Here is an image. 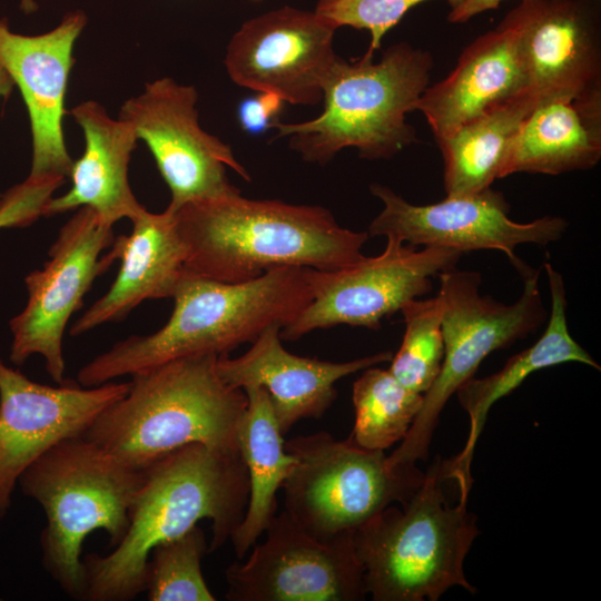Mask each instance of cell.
I'll return each mask as SVG.
<instances>
[{
    "label": "cell",
    "mask_w": 601,
    "mask_h": 601,
    "mask_svg": "<svg viewBox=\"0 0 601 601\" xmlns=\"http://www.w3.org/2000/svg\"><path fill=\"white\" fill-rule=\"evenodd\" d=\"M249 483L239 452L194 443L175 450L142 470V482L129 511L124 539L108 554L82 558L88 601H130L145 590L151 549L178 538L207 519L213 552L242 522Z\"/></svg>",
    "instance_id": "obj_1"
},
{
    "label": "cell",
    "mask_w": 601,
    "mask_h": 601,
    "mask_svg": "<svg viewBox=\"0 0 601 601\" xmlns=\"http://www.w3.org/2000/svg\"><path fill=\"white\" fill-rule=\"evenodd\" d=\"M171 298L173 313L161 328L96 356L79 370V384L99 386L188 356L228 355L269 326L283 328L312 299L309 267H277L238 283L185 270Z\"/></svg>",
    "instance_id": "obj_2"
},
{
    "label": "cell",
    "mask_w": 601,
    "mask_h": 601,
    "mask_svg": "<svg viewBox=\"0 0 601 601\" xmlns=\"http://www.w3.org/2000/svg\"><path fill=\"white\" fill-rule=\"evenodd\" d=\"M173 213L186 245V272L227 283L277 267L342 268L364 256L368 238L341 226L324 207L240 194L188 203Z\"/></svg>",
    "instance_id": "obj_3"
},
{
    "label": "cell",
    "mask_w": 601,
    "mask_h": 601,
    "mask_svg": "<svg viewBox=\"0 0 601 601\" xmlns=\"http://www.w3.org/2000/svg\"><path fill=\"white\" fill-rule=\"evenodd\" d=\"M217 358L188 356L131 375L126 395L82 436L137 470L194 443L239 452L247 396L221 380Z\"/></svg>",
    "instance_id": "obj_4"
},
{
    "label": "cell",
    "mask_w": 601,
    "mask_h": 601,
    "mask_svg": "<svg viewBox=\"0 0 601 601\" xmlns=\"http://www.w3.org/2000/svg\"><path fill=\"white\" fill-rule=\"evenodd\" d=\"M434 60L428 50L402 41L374 61L367 51L339 58L324 90L322 114L311 120L277 121L275 139L287 138L307 162L325 165L344 148L364 159H390L417 141L406 115L430 85Z\"/></svg>",
    "instance_id": "obj_5"
},
{
    "label": "cell",
    "mask_w": 601,
    "mask_h": 601,
    "mask_svg": "<svg viewBox=\"0 0 601 601\" xmlns=\"http://www.w3.org/2000/svg\"><path fill=\"white\" fill-rule=\"evenodd\" d=\"M141 482L142 470L125 464L82 435L59 442L19 477L21 492L46 514L41 563L70 598L85 597L81 549L86 538L104 530L115 548L127 533Z\"/></svg>",
    "instance_id": "obj_6"
},
{
    "label": "cell",
    "mask_w": 601,
    "mask_h": 601,
    "mask_svg": "<svg viewBox=\"0 0 601 601\" xmlns=\"http://www.w3.org/2000/svg\"><path fill=\"white\" fill-rule=\"evenodd\" d=\"M445 480L443 462L435 461L401 508L387 506L352 533L374 601H437L454 585L475 593L464 560L479 534L476 518L467 499L449 503Z\"/></svg>",
    "instance_id": "obj_7"
},
{
    "label": "cell",
    "mask_w": 601,
    "mask_h": 601,
    "mask_svg": "<svg viewBox=\"0 0 601 601\" xmlns=\"http://www.w3.org/2000/svg\"><path fill=\"white\" fill-rule=\"evenodd\" d=\"M295 466L283 484L285 511L309 534L331 540L352 534L387 506L407 501L425 473L415 463H393L326 432L285 442Z\"/></svg>",
    "instance_id": "obj_8"
},
{
    "label": "cell",
    "mask_w": 601,
    "mask_h": 601,
    "mask_svg": "<svg viewBox=\"0 0 601 601\" xmlns=\"http://www.w3.org/2000/svg\"><path fill=\"white\" fill-rule=\"evenodd\" d=\"M539 274L530 267L522 275V294L510 305L481 295L477 272L454 266L437 275L443 302L444 358L406 436L388 455L393 463L425 460L440 414L450 397L474 376L487 355L510 347L543 324L546 311L539 289Z\"/></svg>",
    "instance_id": "obj_9"
},
{
    "label": "cell",
    "mask_w": 601,
    "mask_h": 601,
    "mask_svg": "<svg viewBox=\"0 0 601 601\" xmlns=\"http://www.w3.org/2000/svg\"><path fill=\"white\" fill-rule=\"evenodd\" d=\"M459 249L425 246L420 249L394 237L377 256L332 270L309 268L312 299L280 329L287 341L335 325L377 329L388 315L432 289V279L456 265Z\"/></svg>",
    "instance_id": "obj_10"
},
{
    "label": "cell",
    "mask_w": 601,
    "mask_h": 601,
    "mask_svg": "<svg viewBox=\"0 0 601 601\" xmlns=\"http://www.w3.org/2000/svg\"><path fill=\"white\" fill-rule=\"evenodd\" d=\"M194 86L162 77L145 85L144 91L120 108L138 139L148 146L171 194L168 210L205 199L240 194L227 168L250 180L231 148L206 132L198 122Z\"/></svg>",
    "instance_id": "obj_11"
},
{
    "label": "cell",
    "mask_w": 601,
    "mask_h": 601,
    "mask_svg": "<svg viewBox=\"0 0 601 601\" xmlns=\"http://www.w3.org/2000/svg\"><path fill=\"white\" fill-rule=\"evenodd\" d=\"M247 561L225 571L229 601H357L367 595L352 534L319 540L285 510Z\"/></svg>",
    "instance_id": "obj_12"
},
{
    "label": "cell",
    "mask_w": 601,
    "mask_h": 601,
    "mask_svg": "<svg viewBox=\"0 0 601 601\" xmlns=\"http://www.w3.org/2000/svg\"><path fill=\"white\" fill-rule=\"evenodd\" d=\"M112 243V226L89 207L78 208L62 226L42 269L24 277L27 304L9 323L11 363L21 366L38 354L49 376L58 384L65 381V328L95 278L105 272L99 256Z\"/></svg>",
    "instance_id": "obj_13"
},
{
    "label": "cell",
    "mask_w": 601,
    "mask_h": 601,
    "mask_svg": "<svg viewBox=\"0 0 601 601\" xmlns=\"http://www.w3.org/2000/svg\"><path fill=\"white\" fill-rule=\"evenodd\" d=\"M370 189L383 203V209L371 221L368 236L394 237L414 247H449L462 253L500 250L520 275L530 267L516 256L519 245L545 246L561 239L568 228V221L559 216L529 223L512 220L504 195L492 188L446 196L427 205L411 204L385 185L372 184Z\"/></svg>",
    "instance_id": "obj_14"
},
{
    "label": "cell",
    "mask_w": 601,
    "mask_h": 601,
    "mask_svg": "<svg viewBox=\"0 0 601 601\" xmlns=\"http://www.w3.org/2000/svg\"><path fill=\"white\" fill-rule=\"evenodd\" d=\"M338 28L315 11L289 6L245 21L225 56L229 78L292 105L314 106L339 60L333 49Z\"/></svg>",
    "instance_id": "obj_15"
},
{
    "label": "cell",
    "mask_w": 601,
    "mask_h": 601,
    "mask_svg": "<svg viewBox=\"0 0 601 601\" xmlns=\"http://www.w3.org/2000/svg\"><path fill=\"white\" fill-rule=\"evenodd\" d=\"M128 390L129 382L40 384L0 357V519L11 506L21 474L59 442L81 436Z\"/></svg>",
    "instance_id": "obj_16"
},
{
    "label": "cell",
    "mask_w": 601,
    "mask_h": 601,
    "mask_svg": "<svg viewBox=\"0 0 601 601\" xmlns=\"http://www.w3.org/2000/svg\"><path fill=\"white\" fill-rule=\"evenodd\" d=\"M86 24V13L75 10L52 30L26 36L11 31L8 20L0 18V62L19 88L30 121L32 159L27 179L53 189L70 176L73 165L62 118L72 50Z\"/></svg>",
    "instance_id": "obj_17"
},
{
    "label": "cell",
    "mask_w": 601,
    "mask_h": 601,
    "mask_svg": "<svg viewBox=\"0 0 601 601\" xmlns=\"http://www.w3.org/2000/svg\"><path fill=\"white\" fill-rule=\"evenodd\" d=\"M505 17L539 102L601 88L600 0L521 1Z\"/></svg>",
    "instance_id": "obj_18"
},
{
    "label": "cell",
    "mask_w": 601,
    "mask_h": 601,
    "mask_svg": "<svg viewBox=\"0 0 601 601\" xmlns=\"http://www.w3.org/2000/svg\"><path fill=\"white\" fill-rule=\"evenodd\" d=\"M280 329L269 326L245 354L237 358L218 356L216 366L231 387L266 390L283 434L300 420L322 417L336 397L335 384L341 378L390 362L393 355L381 352L348 362L303 357L283 347Z\"/></svg>",
    "instance_id": "obj_19"
},
{
    "label": "cell",
    "mask_w": 601,
    "mask_h": 601,
    "mask_svg": "<svg viewBox=\"0 0 601 601\" xmlns=\"http://www.w3.org/2000/svg\"><path fill=\"white\" fill-rule=\"evenodd\" d=\"M528 90L519 35L506 18L474 39L454 69L428 85L415 111L425 117L435 140Z\"/></svg>",
    "instance_id": "obj_20"
},
{
    "label": "cell",
    "mask_w": 601,
    "mask_h": 601,
    "mask_svg": "<svg viewBox=\"0 0 601 601\" xmlns=\"http://www.w3.org/2000/svg\"><path fill=\"white\" fill-rule=\"evenodd\" d=\"M131 223V233L114 239L111 252L101 259L105 268L120 259L115 282L73 323L71 336L122 321L144 300L173 297L187 257L175 214L167 208L158 214L145 208Z\"/></svg>",
    "instance_id": "obj_21"
},
{
    "label": "cell",
    "mask_w": 601,
    "mask_h": 601,
    "mask_svg": "<svg viewBox=\"0 0 601 601\" xmlns=\"http://www.w3.org/2000/svg\"><path fill=\"white\" fill-rule=\"evenodd\" d=\"M69 114L82 129L83 154L73 161L69 176L71 188L60 197L50 198L42 215L89 207L110 226L121 218L132 220L145 209L128 179L129 161L138 140L132 126L120 118H110L93 100L79 104Z\"/></svg>",
    "instance_id": "obj_22"
},
{
    "label": "cell",
    "mask_w": 601,
    "mask_h": 601,
    "mask_svg": "<svg viewBox=\"0 0 601 601\" xmlns=\"http://www.w3.org/2000/svg\"><path fill=\"white\" fill-rule=\"evenodd\" d=\"M544 268L551 294V314L541 337L512 356L499 372L482 378L473 376L455 393L469 415L470 432L463 451L453 460L444 462V474L447 480L457 483L461 494L470 493L474 447L495 402L513 392L529 375L546 367L575 362L600 370L595 359L569 332L562 275L550 263H545Z\"/></svg>",
    "instance_id": "obj_23"
},
{
    "label": "cell",
    "mask_w": 601,
    "mask_h": 601,
    "mask_svg": "<svg viewBox=\"0 0 601 601\" xmlns=\"http://www.w3.org/2000/svg\"><path fill=\"white\" fill-rule=\"evenodd\" d=\"M601 159V88L540 101L511 139L500 178L528 173L558 176Z\"/></svg>",
    "instance_id": "obj_24"
},
{
    "label": "cell",
    "mask_w": 601,
    "mask_h": 601,
    "mask_svg": "<svg viewBox=\"0 0 601 601\" xmlns=\"http://www.w3.org/2000/svg\"><path fill=\"white\" fill-rule=\"evenodd\" d=\"M243 391L247 407L239 425L237 445L247 470L249 495L244 518L229 538L238 560L256 544L276 515L277 492L296 463L285 449L284 434L266 390L249 386Z\"/></svg>",
    "instance_id": "obj_25"
},
{
    "label": "cell",
    "mask_w": 601,
    "mask_h": 601,
    "mask_svg": "<svg viewBox=\"0 0 601 601\" xmlns=\"http://www.w3.org/2000/svg\"><path fill=\"white\" fill-rule=\"evenodd\" d=\"M538 104L525 90L435 140L443 158L446 196L480 193L500 179L508 146Z\"/></svg>",
    "instance_id": "obj_26"
},
{
    "label": "cell",
    "mask_w": 601,
    "mask_h": 601,
    "mask_svg": "<svg viewBox=\"0 0 601 601\" xmlns=\"http://www.w3.org/2000/svg\"><path fill=\"white\" fill-rule=\"evenodd\" d=\"M355 423L349 439L366 450L385 451L402 441L424 395L401 384L388 370L370 366L353 384Z\"/></svg>",
    "instance_id": "obj_27"
},
{
    "label": "cell",
    "mask_w": 601,
    "mask_h": 601,
    "mask_svg": "<svg viewBox=\"0 0 601 601\" xmlns=\"http://www.w3.org/2000/svg\"><path fill=\"white\" fill-rule=\"evenodd\" d=\"M405 332L388 371L405 387L425 394L440 374L444 358L441 296L412 299L401 309Z\"/></svg>",
    "instance_id": "obj_28"
},
{
    "label": "cell",
    "mask_w": 601,
    "mask_h": 601,
    "mask_svg": "<svg viewBox=\"0 0 601 601\" xmlns=\"http://www.w3.org/2000/svg\"><path fill=\"white\" fill-rule=\"evenodd\" d=\"M208 551L201 528L155 545L148 556L145 592L149 601H215L201 560Z\"/></svg>",
    "instance_id": "obj_29"
},
{
    "label": "cell",
    "mask_w": 601,
    "mask_h": 601,
    "mask_svg": "<svg viewBox=\"0 0 601 601\" xmlns=\"http://www.w3.org/2000/svg\"><path fill=\"white\" fill-rule=\"evenodd\" d=\"M428 0H318L315 12L337 28L348 26L367 30L371 36L368 53L381 48L384 36L414 7ZM451 10L464 0H445Z\"/></svg>",
    "instance_id": "obj_30"
},
{
    "label": "cell",
    "mask_w": 601,
    "mask_h": 601,
    "mask_svg": "<svg viewBox=\"0 0 601 601\" xmlns=\"http://www.w3.org/2000/svg\"><path fill=\"white\" fill-rule=\"evenodd\" d=\"M285 101L275 93L258 91L243 99L237 107L240 128L253 136L260 135L279 121Z\"/></svg>",
    "instance_id": "obj_31"
},
{
    "label": "cell",
    "mask_w": 601,
    "mask_h": 601,
    "mask_svg": "<svg viewBox=\"0 0 601 601\" xmlns=\"http://www.w3.org/2000/svg\"><path fill=\"white\" fill-rule=\"evenodd\" d=\"M504 0H464L459 7L452 9L447 20L451 23H464L473 17L500 7ZM535 1V0H521Z\"/></svg>",
    "instance_id": "obj_32"
},
{
    "label": "cell",
    "mask_w": 601,
    "mask_h": 601,
    "mask_svg": "<svg viewBox=\"0 0 601 601\" xmlns=\"http://www.w3.org/2000/svg\"><path fill=\"white\" fill-rule=\"evenodd\" d=\"M13 87H14L13 80L11 79L10 75L4 69L2 63L0 62V98L8 97L11 93ZM0 199H1V195H0Z\"/></svg>",
    "instance_id": "obj_33"
},
{
    "label": "cell",
    "mask_w": 601,
    "mask_h": 601,
    "mask_svg": "<svg viewBox=\"0 0 601 601\" xmlns=\"http://www.w3.org/2000/svg\"><path fill=\"white\" fill-rule=\"evenodd\" d=\"M20 10L26 13H35L38 10V3L36 0H20L19 1Z\"/></svg>",
    "instance_id": "obj_34"
},
{
    "label": "cell",
    "mask_w": 601,
    "mask_h": 601,
    "mask_svg": "<svg viewBox=\"0 0 601 601\" xmlns=\"http://www.w3.org/2000/svg\"><path fill=\"white\" fill-rule=\"evenodd\" d=\"M0 226H7V223L1 215H0Z\"/></svg>",
    "instance_id": "obj_35"
}]
</instances>
